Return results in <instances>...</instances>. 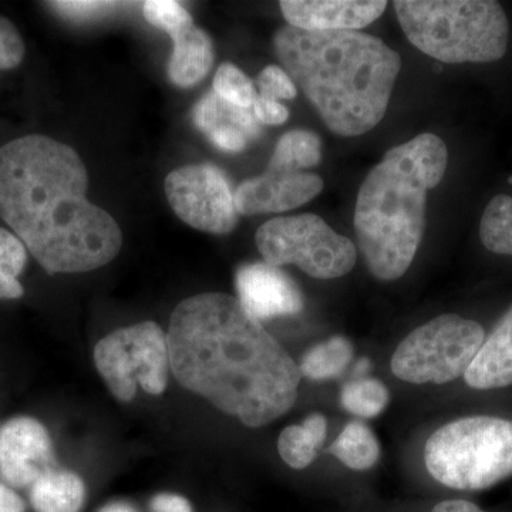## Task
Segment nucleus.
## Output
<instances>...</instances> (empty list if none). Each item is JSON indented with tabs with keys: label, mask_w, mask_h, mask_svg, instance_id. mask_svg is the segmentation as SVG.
Here are the masks:
<instances>
[{
	"label": "nucleus",
	"mask_w": 512,
	"mask_h": 512,
	"mask_svg": "<svg viewBox=\"0 0 512 512\" xmlns=\"http://www.w3.org/2000/svg\"><path fill=\"white\" fill-rule=\"evenodd\" d=\"M431 512H485L478 505L466 500H447L439 503Z\"/></svg>",
	"instance_id": "72a5a7b5"
},
{
	"label": "nucleus",
	"mask_w": 512,
	"mask_h": 512,
	"mask_svg": "<svg viewBox=\"0 0 512 512\" xmlns=\"http://www.w3.org/2000/svg\"><path fill=\"white\" fill-rule=\"evenodd\" d=\"M212 90L228 103L244 109H252L258 97L254 83L248 79L247 74L231 63H224L218 67Z\"/></svg>",
	"instance_id": "a878e982"
},
{
	"label": "nucleus",
	"mask_w": 512,
	"mask_h": 512,
	"mask_svg": "<svg viewBox=\"0 0 512 512\" xmlns=\"http://www.w3.org/2000/svg\"><path fill=\"white\" fill-rule=\"evenodd\" d=\"M256 245L266 264L296 265L316 279H335L349 274L357 251L315 214L275 218L256 232Z\"/></svg>",
	"instance_id": "6e6552de"
},
{
	"label": "nucleus",
	"mask_w": 512,
	"mask_h": 512,
	"mask_svg": "<svg viewBox=\"0 0 512 512\" xmlns=\"http://www.w3.org/2000/svg\"><path fill=\"white\" fill-rule=\"evenodd\" d=\"M282 15L302 30H357L372 25L387 8L384 0H284Z\"/></svg>",
	"instance_id": "4468645a"
},
{
	"label": "nucleus",
	"mask_w": 512,
	"mask_h": 512,
	"mask_svg": "<svg viewBox=\"0 0 512 512\" xmlns=\"http://www.w3.org/2000/svg\"><path fill=\"white\" fill-rule=\"evenodd\" d=\"M55 468L49 433L32 417H16L0 429V477L15 488L32 487Z\"/></svg>",
	"instance_id": "9b49d317"
},
{
	"label": "nucleus",
	"mask_w": 512,
	"mask_h": 512,
	"mask_svg": "<svg viewBox=\"0 0 512 512\" xmlns=\"http://www.w3.org/2000/svg\"><path fill=\"white\" fill-rule=\"evenodd\" d=\"M338 460L352 470L365 471L376 466L380 457L377 437L362 421H350L329 448Z\"/></svg>",
	"instance_id": "aec40b11"
},
{
	"label": "nucleus",
	"mask_w": 512,
	"mask_h": 512,
	"mask_svg": "<svg viewBox=\"0 0 512 512\" xmlns=\"http://www.w3.org/2000/svg\"><path fill=\"white\" fill-rule=\"evenodd\" d=\"M165 195L185 224L211 234H229L238 224L235 194L220 168L211 164L177 168L165 178Z\"/></svg>",
	"instance_id": "9d476101"
},
{
	"label": "nucleus",
	"mask_w": 512,
	"mask_h": 512,
	"mask_svg": "<svg viewBox=\"0 0 512 512\" xmlns=\"http://www.w3.org/2000/svg\"><path fill=\"white\" fill-rule=\"evenodd\" d=\"M476 320L440 315L414 329L392 357L393 375L413 384H444L466 375L485 342Z\"/></svg>",
	"instance_id": "0eeeda50"
},
{
	"label": "nucleus",
	"mask_w": 512,
	"mask_h": 512,
	"mask_svg": "<svg viewBox=\"0 0 512 512\" xmlns=\"http://www.w3.org/2000/svg\"><path fill=\"white\" fill-rule=\"evenodd\" d=\"M100 512H138L136 508L131 507L130 504L121 503V501H117V503H111L106 505V507L101 508Z\"/></svg>",
	"instance_id": "f704fd0d"
},
{
	"label": "nucleus",
	"mask_w": 512,
	"mask_h": 512,
	"mask_svg": "<svg viewBox=\"0 0 512 512\" xmlns=\"http://www.w3.org/2000/svg\"><path fill=\"white\" fill-rule=\"evenodd\" d=\"M353 359V346L345 336H333L313 346L302 357L301 375L311 380H329L342 375Z\"/></svg>",
	"instance_id": "412c9836"
},
{
	"label": "nucleus",
	"mask_w": 512,
	"mask_h": 512,
	"mask_svg": "<svg viewBox=\"0 0 512 512\" xmlns=\"http://www.w3.org/2000/svg\"><path fill=\"white\" fill-rule=\"evenodd\" d=\"M89 175L67 144L30 134L0 147V218L47 274H76L109 264L123 234L87 198Z\"/></svg>",
	"instance_id": "f03ea898"
},
{
	"label": "nucleus",
	"mask_w": 512,
	"mask_h": 512,
	"mask_svg": "<svg viewBox=\"0 0 512 512\" xmlns=\"http://www.w3.org/2000/svg\"><path fill=\"white\" fill-rule=\"evenodd\" d=\"M323 190L319 175L306 171L268 170L239 185L235 192L238 214L258 215L295 210Z\"/></svg>",
	"instance_id": "f8f14e48"
},
{
	"label": "nucleus",
	"mask_w": 512,
	"mask_h": 512,
	"mask_svg": "<svg viewBox=\"0 0 512 512\" xmlns=\"http://www.w3.org/2000/svg\"><path fill=\"white\" fill-rule=\"evenodd\" d=\"M0 512H25L22 498L3 483H0Z\"/></svg>",
	"instance_id": "473e14b6"
},
{
	"label": "nucleus",
	"mask_w": 512,
	"mask_h": 512,
	"mask_svg": "<svg viewBox=\"0 0 512 512\" xmlns=\"http://www.w3.org/2000/svg\"><path fill=\"white\" fill-rule=\"evenodd\" d=\"M167 343L178 383L252 429L284 416L298 399L302 375L295 360L225 293L181 302Z\"/></svg>",
	"instance_id": "f257e3e1"
},
{
	"label": "nucleus",
	"mask_w": 512,
	"mask_h": 512,
	"mask_svg": "<svg viewBox=\"0 0 512 512\" xmlns=\"http://www.w3.org/2000/svg\"><path fill=\"white\" fill-rule=\"evenodd\" d=\"M320 140L312 131L292 130L276 144L268 170L305 171L320 163Z\"/></svg>",
	"instance_id": "4be33fe9"
},
{
	"label": "nucleus",
	"mask_w": 512,
	"mask_h": 512,
	"mask_svg": "<svg viewBox=\"0 0 512 512\" xmlns=\"http://www.w3.org/2000/svg\"><path fill=\"white\" fill-rule=\"evenodd\" d=\"M390 394L380 380L362 377L345 384L340 392L343 409L362 419L379 416L389 404Z\"/></svg>",
	"instance_id": "b1692460"
},
{
	"label": "nucleus",
	"mask_w": 512,
	"mask_h": 512,
	"mask_svg": "<svg viewBox=\"0 0 512 512\" xmlns=\"http://www.w3.org/2000/svg\"><path fill=\"white\" fill-rule=\"evenodd\" d=\"M481 242L488 251L512 256V198L497 195L488 202L480 222Z\"/></svg>",
	"instance_id": "5701e85b"
},
{
	"label": "nucleus",
	"mask_w": 512,
	"mask_h": 512,
	"mask_svg": "<svg viewBox=\"0 0 512 512\" xmlns=\"http://www.w3.org/2000/svg\"><path fill=\"white\" fill-rule=\"evenodd\" d=\"M86 488L72 471L53 470L30 487V503L36 512H80Z\"/></svg>",
	"instance_id": "f3484780"
},
{
	"label": "nucleus",
	"mask_w": 512,
	"mask_h": 512,
	"mask_svg": "<svg viewBox=\"0 0 512 512\" xmlns=\"http://www.w3.org/2000/svg\"><path fill=\"white\" fill-rule=\"evenodd\" d=\"M252 113H254L255 119L259 123L269 124V126L284 124L289 117V111L284 104L262 96L256 97L254 106H252Z\"/></svg>",
	"instance_id": "7c9ffc66"
},
{
	"label": "nucleus",
	"mask_w": 512,
	"mask_h": 512,
	"mask_svg": "<svg viewBox=\"0 0 512 512\" xmlns=\"http://www.w3.org/2000/svg\"><path fill=\"white\" fill-rule=\"evenodd\" d=\"M151 512H192V507L181 495L160 494L151 501Z\"/></svg>",
	"instance_id": "2f4dec72"
},
{
	"label": "nucleus",
	"mask_w": 512,
	"mask_h": 512,
	"mask_svg": "<svg viewBox=\"0 0 512 512\" xmlns=\"http://www.w3.org/2000/svg\"><path fill=\"white\" fill-rule=\"evenodd\" d=\"M25 57V43L16 26L0 16V70L15 69Z\"/></svg>",
	"instance_id": "c85d7f7f"
},
{
	"label": "nucleus",
	"mask_w": 512,
	"mask_h": 512,
	"mask_svg": "<svg viewBox=\"0 0 512 512\" xmlns=\"http://www.w3.org/2000/svg\"><path fill=\"white\" fill-rule=\"evenodd\" d=\"M328 434V420L323 414L306 417L301 426H289L282 431L278 450L282 460L295 470L311 466Z\"/></svg>",
	"instance_id": "6ab92c4d"
},
{
	"label": "nucleus",
	"mask_w": 512,
	"mask_h": 512,
	"mask_svg": "<svg viewBox=\"0 0 512 512\" xmlns=\"http://www.w3.org/2000/svg\"><path fill=\"white\" fill-rule=\"evenodd\" d=\"M508 181H510V184H512V177H511V178H510V180H508Z\"/></svg>",
	"instance_id": "e433bc0d"
},
{
	"label": "nucleus",
	"mask_w": 512,
	"mask_h": 512,
	"mask_svg": "<svg viewBox=\"0 0 512 512\" xmlns=\"http://www.w3.org/2000/svg\"><path fill=\"white\" fill-rule=\"evenodd\" d=\"M94 363L111 393L121 402H130L138 386L157 396L167 387V336L154 322L114 330L97 343Z\"/></svg>",
	"instance_id": "1a4fd4ad"
},
{
	"label": "nucleus",
	"mask_w": 512,
	"mask_h": 512,
	"mask_svg": "<svg viewBox=\"0 0 512 512\" xmlns=\"http://www.w3.org/2000/svg\"><path fill=\"white\" fill-rule=\"evenodd\" d=\"M370 367H372V363H370L369 359H360L356 363L355 370L357 375H365V373L369 372Z\"/></svg>",
	"instance_id": "c9c22d12"
},
{
	"label": "nucleus",
	"mask_w": 512,
	"mask_h": 512,
	"mask_svg": "<svg viewBox=\"0 0 512 512\" xmlns=\"http://www.w3.org/2000/svg\"><path fill=\"white\" fill-rule=\"evenodd\" d=\"M28 261V251L15 234L0 228V299L23 296L19 276Z\"/></svg>",
	"instance_id": "393cba45"
},
{
	"label": "nucleus",
	"mask_w": 512,
	"mask_h": 512,
	"mask_svg": "<svg viewBox=\"0 0 512 512\" xmlns=\"http://www.w3.org/2000/svg\"><path fill=\"white\" fill-rule=\"evenodd\" d=\"M171 39L174 50L168 63V77L175 86H195L210 73L214 64L211 37L194 25L175 33Z\"/></svg>",
	"instance_id": "dca6fc26"
},
{
	"label": "nucleus",
	"mask_w": 512,
	"mask_h": 512,
	"mask_svg": "<svg viewBox=\"0 0 512 512\" xmlns=\"http://www.w3.org/2000/svg\"><path fill=\"white\" fill-rule=\"evenodd\" d=\"M261 96L271 100H291L296 97V86L289 74L279 66L265 67L258 77Z\"/></svg>",
	"instance_id": "cd10ccee"
},
{
	"label": "nucleus",
	"mask_w": 512,
	"mask_h": 512,
	"mask_svg": "<svg viewBox=\"0 0 512 512\" xmlns=\"http://www.w3.org/2000/svg\"><path fill=\"white\" fill-rule=\"evenodd\" d=\"M47 5L50 6L59 15L64 16L67 19L73 20H87L93 18H99L101 15L113 12L114 9L119 6L116 2H49Z\"/></svg>",
	"instance_id": "c756f323"
},
{
	"label": "nucleus",
	"mask_w": 512,
	"mask_h": 512,
	"mask_svg": "<svg viewBox=\"0 0 512 512\" xmlns=\"http://www.w3.org/2000/svg\"><path fill=\"white\" fill-rule=\"evenodd\" d=\"M446 143L424 133L387 151L363 181L355 231L367 268L380 281L402 278L423 238L427 194L446 174Z\"/></svg>",
	"instance_id": "20e7f679"
},
{
	"label": "nucleus",
	"mask_w": 512,
	"mask_h": 512,
	"mask_svg": "<svg viewBox=\"0 0 512 512\" xmlns=\"http://www.w3.org/2000/svg\"><path fill=\"white\" fill-rule=\"evenodd\" d=\"M274 47L285 72L330 131L362 136L383 120L402 59L379 37L286 26L276 32Z\"/></svg>",
	"instance_id": "7ed1b4c3"
},
{
	"label": "nucleus",
	"mask_w": 512,
	"mask_h": 512,
	"mask_svg": "<svg viewBox=\"0 0 512 512\" xmlns=\"http://www.w3.org/2000/svg\"><path fill=\"white\" fill-rule=\"evenodd\" d=\"M407 39L424 55L448 64L503 59L510 23L494 0H396Z\"/></svg>",
	"instance_id": "39448f33"
},
{
	"label": "nucleus",
	"mask_w": 512,
	"mask_h": 512,
	"mask_svg": "<svg viewBox=\"0 0 512 512\" xmlns=\"http://www.w3.org/2000/svg\"><path fill=\"white\" fill-rule=\"evenodd\" d=\"M192 120L202 133L210 136L218 130L241 131L249 141L261 137L262 128L255 119L252 109L235 106L222 99L217 93L205 94L192 111Z\"/></svg>",
	"instance_id": "a211bd4d"
},
{
	"label": "nucleus",
	"mask_w": 512,
	"mask_h": 512,
	"mask_svg": "<svg viewBox=\"0 0 512 512\" xmlns=\"http://www.w3.org/2000/svg\"><path fill=\"white\" fill-rule=\"evenodd\" d=\"M235 285L242 308L259 322L298 315L303 309V296L295 282L266 262L241 266Z\"/></svg>",
	"instance_id": "ddd939ff"
},
{
	"label": "nucleus",
	"mask_w": 512,
	"mask_h": 512,
	"mask_svg": "<svg viewBox=\"0 0 512 512\" xmlns=\"http://www.w3.org/2000/svg\"><path fill=\"white\" fill-rule=\"evenodd\" d=\"M143 13L150 25L163 30L170 37L194 26L187 9L173 0H148L144 3Z\"/></svg>",
	"instance_id": "bb28decb"
},
{
	"label": "nucleus",
	"mask_w": 512,
	"mask_h": 512,
	"mask_svg": "<svg viewBox=\"0 0 512 512\" xmlns=\"http://www.w3.org/2000/svg\"><path fill=\"white\" fill-rule=\"evenodd\" d=\"M467 386L495 390L512 386V306L485 338L484 345L464 375Z\"/></svg>",
	"instance_id": "2eb2a0df"
},
{
	"label": "nucleus",
	"mask_w": 512,
	"mask_h": 512,
	"mask_svg": "<svg viewBox=\"0 0 512 512\" xmlns=\"http://www.w3.org/2000/svg\"><path fill=\"white\" fill-rule=\"evenodd\" d=\"M424 461L434 480L461 491H480L512 477V421L471 416L431 434Z\"/></svg>",
	"instance_id": "423d86ee"
}]
</instances>
